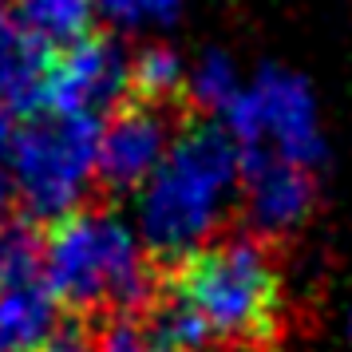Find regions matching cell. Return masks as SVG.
Masks as SVG:
<instances>
[{"label":"cell","mask_w":352,"mask_h":352,"mask_svg":"<svg viewBox=\"0 0 352 352\" xmlns=\"http://www.w3.org/2000/svg\"><path fill=\"white\" fill-rule=\"evenodd\" d=\"M234 198H241V146L206 119L178 131L162 166L135 194V230L155 261L182 265L222 238Z\"/></svg>","instance_id":"obj_1"},{"label":"cell","mask_w":352,"mask_h":352,"mask_svg":"<svg viewBox=\"0 0 352 352\" xmlns=\"http://www.w3.org/2000/svg\"><path fill=\"white\" fill-rule=\"evenodd\" d=\"M40 273L72 313L135 317L155 305V257L115 210L83 206L40 238Z\"/></svg>","instance_id":"obj_2"},{"label":"cell","mask_w":352,"mask_h":352,"mask_svg":"<svg viewBox=\"0 0 352 352\" xmlns=\"http://www.w3.org/2000/svg\"><path fill=\"white\" fill-rule=\"evenodd\" d=\"M170 293L190 305L214 344H257L273 329L281 305L277 265L261 238L250 234L218 238L186 257L175 270Z\"/></svg>","instance_id":"obj_3"},{"label":"cell","mask_w":352,"mask_h":352,"mask_svg":"<svg viewBox=\"0 0 352 352\" xmlns=\"http://www.w3.org/2000/svg\"><path fill=\"white\" fill-rule=\"evenodd\" d=\"M99 119L36 111L20 119L12 194L32 222H60L83 210L99 182Z\"/></svg>","instance_id":"obj_4"},{"label":"cell","mask_w":352,"mask_h":352,"mask_svg":"<svg viewBox=\"0 0 352 352\" xmlns=\"http://www.w3.org/2000/svg\"><path fill=\"white\" fill-rule=\"evenodd\" d=\"M222 127L241 146V155H273L317 170L324 162V127H320L313 87L289 67H261L245 80L238 103L226 111Z\"/></svg>","instance_id":"obj_5"},{"label":"cell","mask_w":352,"mask_h":352,"mask_svg":"<svg viewBox=\"0 0 352 352\" xmlns=\"http://www.w3.org/2000/svg\"><path fill=\"white\" fill-rule=\"evenodd\" d=\"M131 67H135V56L115 36H83L72 48L56 52L40 111L80 115V119L103 123L135 96Z\"/></svg>","instance_id":"obj_6"},{"label":"cell","mask_w":352,"mask_h":352,"mask_svg":"<svg viewBox=\"0 0 352 352\" xmlns=\"http://www.w3.org/2000/svg\"><path fill=\"white\" fill-rule=\"evenodd\" d=\"M175 146V127L166 107L155 103H123L103 119L99 131V182L115 194H139L151 175L162 166L166 151Z\"/></svg>","instance_id":"obj_7"},{"label":"cell","mask_w":352,"mask_h":352,"mask_svg":"<svg viewBox=\"0 0 352 352\" xmlns=\"http://www.w3.org/2000/svg\"><path fill=\"white\" fill-rule=\"evenodd\" d=\"M241 206L257 234H293L317 206V178L273 155H241Z\"/></svg>","instance_id":"obj_8"},{"label":"cell","mask_w":352,"mask_h":352,"mask_svg":"<svg viewBox=\"0 0 352 352\" xmlns=\"http://www.w3.org/2000/svg\"><path fill=\"white\" fill-rule=\"evenodd\" d=\"M64 305L56 301L40 265L12 270L0 281V352H44L64 333Z\"/></svg>","instance_id":"obj_9"},{"label":"cell","mask_w":352,"mask_h":352,"mask_svg":"<svg viewBox=\"0 0 352 352\" xmlns=\"http://www.w3.org/2000/svg\"><path fill=\"white\" fill-rule=\"evenodd\" d=\"M56 52L20 28L8 4H0V107L16 119L44 107Z\"/></svg>","instance_id":"obj_10"},{"label":"cell","mask_w":352,"mask_h":352,"mask_svg":"<svg viewBox=\"0 0 352 352\" xmlns=\"http://www.w3.org/2000/svg\"><path fill=\"white\" fill-rule=\"evenodd\" d=\"M12 16L40 44H48L52 52H64L76 40L91 36L96 0H12Z\"/></svg>","instance_id":"obj_11"},{"label":"cell","mask_w":352,"mask_h":352,"mask_svg":"<svg viewBox=\"0 0 352 352\" xmlns=\"http://www.w3.org/2000/svg\"><path fill=\"white\" fill-rule=\"evenodd\" d=\"M241 87H245V80H241V72H238V60L218 48L202 52L190 64V72H186V99L202 115H210L214 123H222L226 111L238 103Z\"/></svg>","instance_id":"obj_12"},{"label":"cell","mask_w":352,"mask_h":352,"mask_svg":"<svg viewBox=\"0 0 352 352\" xmlns=\"http://www.w3.org/2000/svg\"><path fill=\"white\" fill-rule=\"evenodd\" d=\"M143 324L155 352H210L214 349V336L206 333V324L194 317V309L178 301L170 289L151 305Z\"/></svg>","instance_id":"obj_13"},{"label":"cell","mask_w":352,"mask_h":352,"mask_svg":"<svg viewBox=\"0 0 352 352\" xmlns=\"http://www.w3.org/2000/svg\"><path fill=\"white\" fill-rule=\"evenodd\" d=\"M186 72H190V64H182V56L175 48L151 44V48H143L135 56V67H131L135 99L166 107L175 96H186Z\"/></svg>","instance_id":"obj_14"},{"label":"cell","mask_w":352,"mask_h":352,"mask_svg":"<svg viewBox=\"0 0 352 352\" xmlns=\"http://www.w3.org/2000/svg\"><path fill=\"white\" fill-rule=\"evenodd\" d=\"M40 265V238L28 226H8L0 218V281L12 270Z\"/></svg>","instance_id":"obj_15"},{"label":"cell","mask_w":352,"mask_h":352,"mask_svg":"<svg viewBox=\"0 0 352 352\" xmlns=\"http://www.w3.org/2000/svg\"><path fill=\"white\" fill-rule=\"evenodd\" d=\"M91 352H155L146 324L135 317H107V324L91 336Z\"/></svg>","instance_id":"obj_16"},{"label":"cell","mask_w":352,"mask_h":352,"mask_svg":"<svg viewBox=\"0 0 352 352\" xmlns=\"http://www.w3.org/2000/svg\"><path fill=\"white\" fill-rule=\"evenodd\" d=\"M16 131H20V119L0 107V210L16 198V194H12V151H16Z\"/></svg>","instance_id":"obj_17"},{"label":"cell","mask_w":352,"mask_h":352,"mask_svg":"<svg viewBox=\"0 0 352 352\" xmlns=\"http://www.w3.org/2000/svg\"><path fill=\"white\" fill-rule=\"evenodd\" d=\"M139 4H143L151 28H166V24H175L178 12H182V0H139Z\"/></svg>","instance_id":"obj_18"},{"label":"cell","mask_w":352,"mask_h":352,"mask_svg":"<svg viewBox=\"0 0 352 352\" xmlns=\"http://www.w3.org/2000/svg\"><path fill=\"white\" fill-rule=\"evenodd\" d=\"M44 352H91V340H83L80 333H60Z\"/></svg>","instance_id":"obj_19"},{"label":"cell","mask_w":352,"mask_h":352,"mask_svg":"<svg viewBox=\"0 0 352 352\" xmlns=\"http://www.w3.org/2000/svg\"><path fill=\"white\" fill-rule=\"evenodd\" d=\"M210 352H261L257 344H230V349H210Z\"/></svg>","instance_id":"obj_20"},{"label":"cell","mask_w":352,"mask_h":352,"mask_svg":"<svg viewBox=\"0 0 352 352\" xmlns=\"http://www.w3.org/2000/svg\"><path fill=\"white\" fill-rule=\"evenodd\" d=\"M349 340H352V313H349Z\"/></svg>","instance_id":"obj_21"},{"label":"cell","mask_w":352,"mask_h":352,"mask_svg":"<svg viewBox=\"0 0 352 352\" xmlns=\"http://www.w3.org/2000/svg\"><path fill=\"white\" fill-rule=\"evenodd\" d=\"M0 4H8V0H0Z\"/></svg>","instance_id":"obj_22"}]
</instances>
